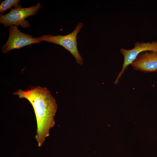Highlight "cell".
I'll return each mask as SVG.
<instances>
[{"label":"cell","mask_w":157,"mask_h":157,"mask_svg":"<svg viewBox=\"0 0 157 157\" xmlns=\"http://www.w3.org/2000/svg\"><path fill=\"white\" fill-rule=\"evenodd\" d=\"M148 51L157 52V41L152 42H137L135 43L134 47L132 49L121 48L120 52L123 56L124 63L122 69L117 77L115 84H116L118 83L119 79L121 78L127 67L131 64L140 53Z\"/></svg>","instance_id":"5b68a950"},{"label":"cell","mask_w":157,"mask_h":157,"mask_svg":"<svg viewBox=\"0 0 157 157\" xmlns=\"http://www.w3.org/2000/svg\"><path fill=\"white\" fill-rule=\"evenodd\" d=\"M19 0H5L1 2L0 5V13L4 12L8 9L11 8L12 7H16L19 4Z\"/></svg>","instance_id":"52a82bcc"},{"label":"cell","mask_w":157,"mask_h":157,"mask_svg":"<svg viewBox=\"0 0 157 157\" xmlns=\"http://www.w3.org/2000/svg\"><path fill=\"white\" fill-rule=\"evenodd\" d=\"M9 35L5 44L1 48V51L6 53L10 51L18 49L34 43H39L42 41L39 38H35L31 35L22 32L15 25H11L9 29Z\"/></svg>","instance_id":"277c9868"},{"label":"cell","mask_w":157,"mask_h":157,"mask_svg":"<svg viewBox=\"0 0 157 157\" xmlns=\"http://www.w3.org/2000/svg\"><path fill=\"white\" fill-rule=\"evenodd\" d=\"M14 94L26 99L32 105L37 122L35 138L38 147H41L54 123L53 117L57 108L54 98L47 88L40 86L31 87L26 91L20 89Z\"/></svg>","instance_id":"6da1fadb"},{"label":"cell","mask_w":157,"mask_h":157,"mask_svg":"<svg viewBox=\"0 0 157 157\" xmlns=\"http://www.w3.org/2000/svg\"><path fill=\"white\" fill-rule=\"evenodd\" d=\"M136 70L144 72L157 71V52L145 51L140 53L130 64Z\"/></svg>","instance_id":"8992f818"},{"label":"cell","mask_w":157,"mask_h":157,"mask_svg":"<svg viewBox=\"0 0 157 157\" xmlns=\"http://www.w3.org/2000/svg\"><path fill=\"white\" fill-rule=\"evenodd\" d=\"M41 7L40 3L27 8L22 7L21 4H19L11 9L8 13L0 14V24H3L5 27L13 25L20 26L23 28H28L30 26V24L28 20H25V18L35 15Z\"/></svg>","instance_id":"3957f363"},{"label":"cell","mask_w":157,"mask_h":157,"mask_svg":"<svg viewBox=\"0 0 157 157\" xmlns=\"http://www.w3.org/2000/svg\"><path fill=\"white\" fill-rule=\"evenodd\" d=\"M83 27V24L79 22L71 33L65 35H45L39 37L42 41L59 45L69 51L74 57L79 65L83 64V59L79 53L77 47V37L78 33Z\"/></svg>","instance_id":"7a4b0ae2"}]
</instances>
